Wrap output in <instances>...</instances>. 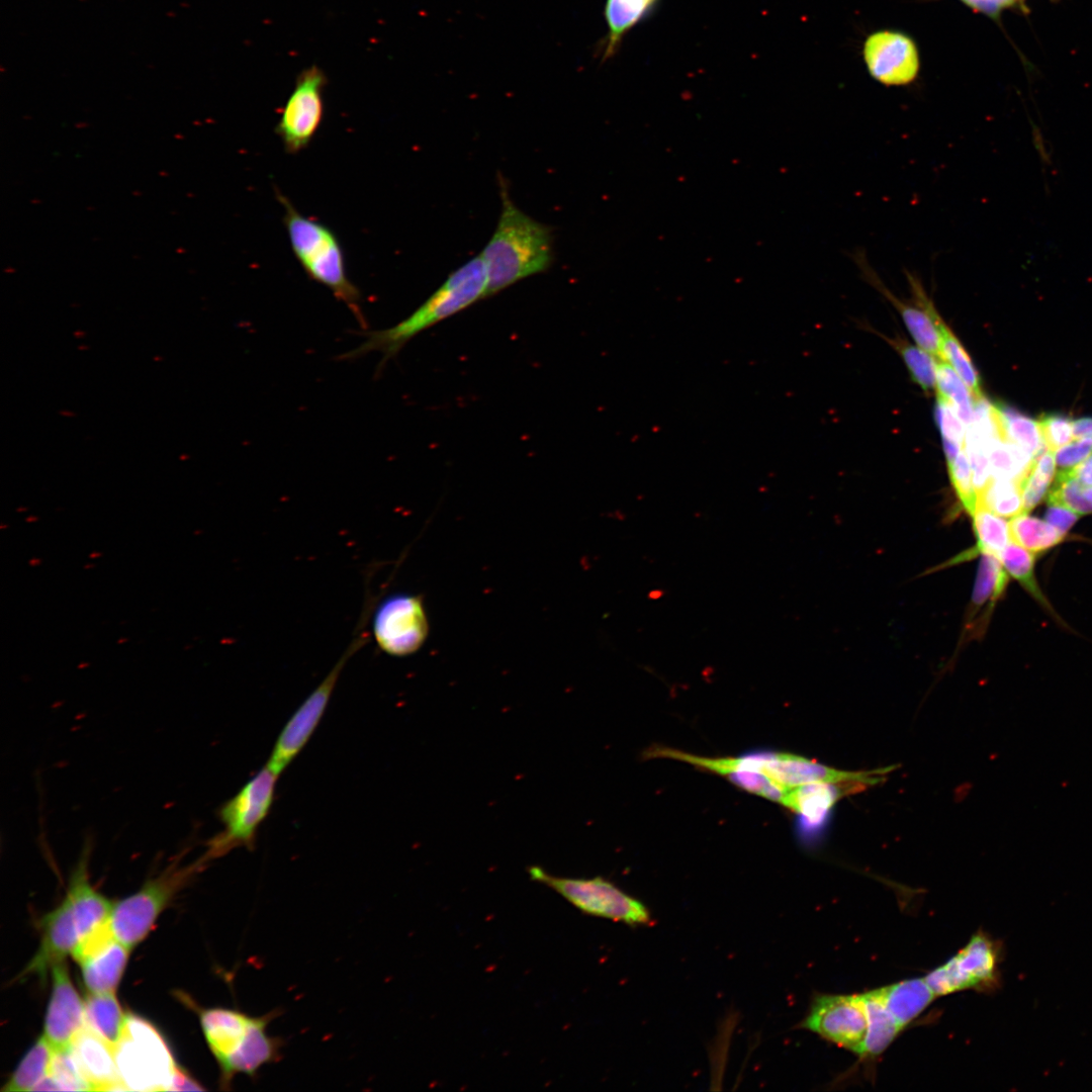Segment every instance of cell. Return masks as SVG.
Wrapping results in <instances>:
<instances>
[{"label": "cell", "mask_w": 1092, "mask_h": 1092, "mask_svg": "<svg viewBox=\"0 0 1092 1092\" xmlns=\"http://www.w3.org/2000/svg\"><path fill=\"white\" fill-rule=\"evenodd\" d=\"M1008 582V576L999 558L988 552H981L978 573L971 598L970 620L981 609L985 608L987 614L993 609L996 601L1003 595Z\"/></svg>", "instance_id": "obj_27"}, {"label": "cell", "mask_w": 1092, "mask_h": 1092, "mask_svg": "<svg viewBox=\"0 0 1092 1092\" xmlns=\"http://www.w3.org/2000/svg\"><path fill=\"white\" fill-rule=\"evenodd\" d=\"M206 864L202 857L182 864L180 859L148 880L134 894L112 906L110 924L115 937L129 949L152 929L170 900Z\"/></svg>", "instance_id": "obj_6"}, {"label": "cell", "mask_w": 1092, "mask_h": 1092, "mask_svg": "<svg viewBox=\"0 0 1092 1092\" xmlns=\"http://www.w3.org/2000/svg\"><path fill=\"white\" fill-rule=\"evenodd\" d=\"M487 275L480 254L449 274L443 284L412 314L396 325L367 334L365 341L343 357L381 353L383 364L420 333L486 297Z\"/></svg>", "instance_id": "obj_3"}, {"label": "cell", "mask_w": 1092, "mask_h": 1092, "mask_svg": "<svg viewBox=\"0 0 1092 1092\" xmlns=\"http://www.w3.org/2000/svg\"><path fill=\"white\" fill-rule=\"evenodd\" d=\"M935 421L941 434V439L965 446V424L959 419L951 405L937 395L934 410Z\"/></svg>", "instance_id": "obj_43"}, {"label": "cell", "mask_w": 1092, "mask_h": 1092, "mask_svg": "<svg viewBox=\"0 0 1092 1092\" xmlns=\"http://www.w3.org/2000/svg\"><path fill=\"white\" fill-rule=\"evenodd\" d=\"M992 478L1021 481L1030 468L1033 457L1004 435L993 439L989 447Z\"/></svg>", "instance_id": "obj_29"}, {"label": "cell", "mask_w": 1092, "mask_h": 1092, "mask_svg": "<svg viewBox=\"0 0 1092 1092\" xmlns=\"http://www.w3.org/2000/svg\"><path fill=\"white\" fill-rule=\"evenodd\" d=\"M970 8L991 17H998L1001 12L1019 4L1023 0H961Z\"/></svg>", "instance_id": "obj_46"}, {"label": "cell", "mask_w": 1092, "mask_h": 1092, "mask_svg": "<svg viewBox=\"0 0 1092 1092\" xmlns=\"http://www.w3.org/2000/svg\"><path fill=\"white\" fill-rule=\"evenodd\" d=\"M1009 529L1013 542L1035 553L1051 549L1062 542L1066 535L1049 522L1027 513L1013 517Z\"/></svg>", "instance_id": "obj_31"}, {"label": "cell", "mask_w": 1092, "mask_h": 1092, "mask_svg": "<svg viewBox=\"0 0 1092 1092\" xmlns=\"http://www.w3.org/2000/svg\"><path fill=\"white\" fill-rule=\"evenodd\" d=\"M53 987L44 1019V1034L55 1052L70 1050L86 1026L85 1002L74 987L64 961L52 967Z\"/></svg>", "instance_id": "obj_17"}, {"label": "cell", "mask_w": 1092, "mask_h": 1092, "mask_svg": "<svg viewBox=\"0 0 1092 1092\" xmlns=\"http://www.w3.org/2000/svg\"><path fill=\"white\" fill-rule=\"evenodd\" d=\"M114 1055L127 1091H169L177 1065L164 1037L148 1020L126 1014Z\"/></svg>", "instance_id": "obj_5"}, {"label": "cell", "mask_w": 1092, "mask_h": 1092, "mask_svg": "<svg viewBox=\"0 0 1092 1092\" xmlns=\"http://www.w3.org/2000/svg\"><path fill=\"white\" fill-rule=\"evenodd\" d=\"M129 948L118 939L80 962L89 993H114L124 972Z\"/></svg>", "instance_id": "obj_24"}, {"label": "cell", "mask_w": 1092, "mask_h": 1092, "mask_svg": "<svg viewBox=\"0 0 1092 1092\" xmlns=\"http://www.w3.org/2000/svg\"><path fill=\"white\" fill-rule=\"evenodd\" d=\"M940 333L941 359L952 367L973 394L974 399L983 395L978 371L961 342L944 322L940 326Z\"/></svg>", "instance_id": "obj_37"}, {"label": "cell", "mask_w": 1092, "mask_h": 1092, "mask_svg": "<svg viewBox=\"0 0 1092 1092\" xmlns=\"http://www.w3.org/2000/svg\"><path fill=\"white\" fill-rule=\"evenodd\" d=\"M1004 569L1044 608L1051 607L1042 595L1034 576L1033 554L1015 542L1009 543L998 555Z\"/></svg>", "instance_id": "obj_36"}, {"label": "cell", "mask_w": 1092, "mask_h": 1092, "mask_svg": "<svg viewBox=\"0 0 1092 1092\" xmlns=\"http://www.w3.org/2000/svg\"><path fill=\"white\" fill-rule=\"evenodd\" d=\"M950 481L964 509L973 516L977 509L978 495L973 482L971 464L965 447L957 458L947 462Z\"/></svg>", "instance_id": "obj_40"}, {"label": "cell", "mask_w": 1092, "mask_h": 1092, "mask_svg": "<svg viewBox=\"0 0 1092 1092\" xmlns=\"http://www.w3.org/2000/svg\"><path fill=\"white\" fill-rule=\"evenodd\" d=\"M89 855L90 847L85 846L71 875L66 895L78 920L83 938L107 921L112 910L111 903L95 890L89 881Z\"/></svg>", "instance_id": "obj_20"}, {"label": "cell", "mask_w": 1092, "mask_h": 1092, "mask_svg": "<svg viewBox=\"0 0 1092 1092\" xmlns=\"http://www.w3.org/2000/svg\"><path fill=\"white\" fill-rule=\"evenodd\" d=\"M528 873L533 881L554 890L584 914L632 926L648 925L652 921L648 908L642 902L600 877H556L537 866L530 867Z\"/></svg>", "instance_id": "obj_9"}, {"label": "cell", "mask_w": 1092, "mask_h": 1092, "mask_svg": "<svg viewBox=\"0 0 1092 1092\" xmlns=\"http://www.w3.org/2000/svg\"><path fill=\"white\" fill-rule=\"evenodd\" d=\"M429 623L420 596L392 594L375 604L372 634L377 646L391 656H407L426 641Z\"/></svg>", "instance_id": "obj_12"}, {"label": "cell", "mask_w": 1092, "mask_h": 1092, "mask_svg": "<svg viewBox=\"0 0 1092 1092\" xmlns=\"http://www.w3.org/2000/svg\"><path fill=\"white\" fill-rule=\"evenodd\" d=\"M877 992L886 1009L903 1029L936 997L924 978L908 979L881 987Z\"/></svg>", "instance_id": "obj_23"}, {"label": "cell", "mask_w": 1092, "mask_h": 1092, "mask_svg": "<svg viewBox=\"0 0 1092 1092\" xmlns=\"http://www.w3.org/2000/svg\"><path fill=\"white\" fill-rule=\"evenodd\" d=\"M55 1051L44 1036L39 1037L21 1060L3 1091H32L50 1074Z\"/></svg>", "instance_id": "obj_28"}, {"label": "cell", "mask_w": 1092, "mask_h": 1092, "mask_svg": "<svg viewBox=\"0 0 1092 1092\" xmlns=\"http://www.w3.org/2000/svg\"><path fill=\"white\" fill-rule=\"evenodd\" d=\"M203 1087L187 1074L183 1069L176 1066L169 1091H201Z\"/></svg>", "instance_id": "obj_47"}, {"label": "cell", "mask_w": 1092, "mask_h": 1092, "mask_svg": "<svg viewBox=\"0 0 1092 1092\" xmlns=\"http://www.w3.org/2000/svg\"><path fill=\"white\" fill-rule=\"evenodd\" d=\"M278 775L267 765L258 771L218 810L223 830L208 842L202 858L207 863L237 847L252 849L260 824L272 806Z\"/></svg>", "instance_id": "obj_7"}, {"label": "cell", "mask_w": 1092, "mask_h": 1092, "mask_svg": "<svg viewBox=\"0 0 1092 1092\" xmlns=\"http://www.w3.org/2000/svg\"><path fill=\"white\" fill-rule=\"evenodd\" d=\"M61 1091H93L80 1071L71 1050L55 1052L49 1074Z\"/></svg>", "instance_id": "obj_41"}, {"label": "cell", "mask_w": 1092, "mask_h": 1092, "mask_svg": "<svg viewBox=\"0 0 1092 1092\" xmlns=\"http://www.w3.org/2000/svg\"><path fill=\"white\" fill-rule=\"evenodd\" d=\"M659 2L660 0H606L604 16L607 34L599 47L603 62L616 55L624 36L649 17Z\"/></svg>", "instance_id": "obj_22"}, {"label": "cell", "mask_w": 1092, "mask_h": 1092, "mask_svg": "<svg viewBox=\"0 0 1092 1092\" xmlns=\"http://www.w3.org/2000/svg\"><path fill=\"white\" fill-rule=\"evenodd\" d=\"M374 605L366 601L357 632L350 645L323 681L308 695L279 734L267 766L276 775L293 760L308 741L328 706L337 680L350 657L368 640L366 625Z\"/></svg>", "instance_id": "obj_8"}, {"label": "cell", "mask_w": 1092, "mask_h": 1092, "mask_svg": "<svg viewBox=\"0 0 1092 1092\" xmlns=\"http://www.w3.org/2000/svg\"><path fill=\"white\" fill-rule=\"evenodd\" d=\"M737 769L757 771L776 784L790 789L812 783L844 781L880 782L889 768L871 771H845L832 768L802 756L784 752H756L734 757Z\"/></svg>", "instance_id": "obj_14"}, {"label": "cell", "mask_w": 1092, "mask_h": 1092, "mask_svg": "<svg viewBox=\"0 0 1092 1092\" xmlns=\"http://www.w3.org/2000/svg\"><path fill=\"white\" fill-rule=\"evenodd\" d=\"M70 1050L93 1091H127L118 1074L114 1049L87 1025Z\"/></svg>", "instance_id": "obj_19"}, {"label": "cell", "mask_w": 1092, "mask_h": 1092, "mask_svg": "<svg viewBox=\"0 0 1092 1092\" xmlns=\"http://www.w3.org/2000/svg\"><path fill=\"white\" fill-rule=\"evenodd\" d=\"M890 342L904 360L912 380L926 392L936 390L937 361L933 355L903 340Z\"/></svg>", "instance_id": "obj_38"}, {"label": "cell", "mask_w": 1092, "mask_h": 1092, "mask_svg": "<svg viewBox=\"0 0 1092 1092\" xmlns=\"http://www.w3.org/2000/svg\"><path fill=\"white\" fill-rule=\"evenodd\" d=\"M1004 436L1033 458L1044 451L1045 445L1038 422L1003 403H994Z\"/></svg>", "instance_id": "obj_30"}, {"label": "cell", "mask_w": 1092, "mask_h": 1092, "mask_svg": "<svg viewBox=\"0 0 1092 1092\" xmlns=\"http://www.w3.org/2000/svg\"><path fill=\"white\" fill-rule=\"evenodd\" d=\"M1092 453V438H1078L1055 451L1056 465L1061 471H1069L1087 459Z\"/></svg>", "instance_id": "obj_44"}, {"label": "cell", "mask_w": 1092, "mask_h": 1092, "mask_svg": "<svg viewBox=\"0 0 1092 1092\" xmlns=\"http://www.w3.org/2000/svg\"><path fill=\"white\" fill-rule=\"evenodd\" d=\"M500 214L493 234L480 253L486 275V297L532 275L543 273L554 260L552 229L521 210L509 187L497 178Z\"/></svg>", "instance_id": "obj_1"}, {"label": "cell", "mask_w": 1092, "mask_h": 1092, "mask_svg": "<svg viewBox=\"0 0 1092 1092\" xmlns=\"http://www.w3.org/2000/svg\"><path fill=\"white\" fill-rule=\"evenodd\" d=\"M85 1019L86 1025L114 1049L122 1036L126 1014L114 993H90L85 999Z\"/></svg>", "instance_id": "obj_25"}, {"label": "cell", "mask_w": 1092, "mask_h": 1092, "mask_svg": "<svg viewBox=\"0 0 1092 1092\" xmlns=\"http://www.w3.org/2000/svg\"><path fill=\"white\" fill-rule=\"evenodd\" d=\"M277 1013L253 1016L222 1007L201 1010L202 1031L218 1064L222 1089H230L237 1075L255 1078L262 1067L281 1059L283 1039L267 1031Z\"/></svg>", "instance_id": "obj_2"}, {"label": "cell", "mask_w": 1092, "mask_h": 1092, "mask_svg": "<svg viewBox=\"0 0 1092 1092\" xmlns=\"http://www.w3.org/2000/svg\"><path fill=\"white\" fill-rule=\"evenodd\" d=\"M1002 961V943L979 930L957 954L924 979L935 996L970 989L994 992L1001 987Z\"/></svg>", "instance_id": "obj_10"}, {"label": "cell", "mask_w": 1092, "mask_h": 1092, "mask_svg": "<svg viewBox=\"0 0 1092 1092\" xmlns=\"http://www.w3.org/2000/svg\"><path fill=\"white\" fill-rule=\"evenodd\" d=\"M1074 437L1092 438V418H1080L1073 421Z\"/></svg>", "instance_id": "obj_49"}, {"label": "cell", "mask_w": 1092, "mask_h": 1092, "mask_svg": "<svg viewBox=\"0 0 1092 1092\" xmlns=\"http://www.w3.org/2000/svg\"><path fill=\"white\" fill-rule=\"evenodd\" d=\"M1056 472L1055 454L1044 450L1032 460L1029 470L1020 481L1023 511L1027 513L1044 497Z\"/></svg>", "instance_id": "obj_34"}, {"label": "cell", "mask_w": 1092, "mask_h": 1092, "mask_svg": "<svg viewBox=\"0 0 1092 1092\" xmlns=\"http://www.w3.org/2000/svg\"><path fill=\"white\" fill-rule=\"evenodd\" d=\"M868 1010V1032L861 1059H874L880 1056L895 1039L902 1028L898 1025L882 1002L877 989L863 993Z\"/></svg>", "instance_id": "obj_26"}, {"label": "cell", "mask_w": 1092, "mask_h": 1092, "mask_svg": "<svg viewBox=\"0 0 1092 1092\" xmlns=\"http://www.w3.org/2000/svg\"><path fill=\"white\" fill-rule=\"evenodd\" d=\"M1046 449L1055 452L1074 437L1073 421L1058 413L1042 414L1037 421Z\"/></svg>", "instance_id": "obj_42"}, {"label": "cell", "mask_w": 1092, "mask_h": 1092, "mask_svg": "<svg viewBox=\"0 0 1092 1092\" xmlns=\"http://www.w3.org/2000/svg\"><path fill=\"white\" fill-rule=\"evenodd\" d=\"M1085 495L1092 503V487L1085 489Z\"/></svg>", "instance_id": "obj_50"}, {"label": "cell", "mask_w": 1092, "mask_h": 1092, "mask_svg": "<svg viewBox=\"0 0 1092 1092\" xmlns=\"http://www.w3.org/2000/svg\"><path fill=\"white\" fill-rule=\"evenodd\" d=\"M1049 503L1062 505L1078 515L1092 513V503L1085 495L1084 485L1070 470L1058 472Z\"/></svg>", "instance_id": "obj_39"}, {"label": "cell", "mask_w": 1092, "mask_h": 1092, "mask_svg": "<svg viewBox=\"0 0 1092 1092\" xmlns=\"http://www.w3.org/2000/svg\"><path fill=\"white\" fill-rule=\"evenodd\" d=\"M276 197L284 209L283 223L301 268L310 279L328 288L348 306L365 327L361 294L348 277L344 250L335 232L320 220L302 214L279 190Z\"/></svg>", "instance_id": "obj_4"}, {"label": "cell", "mask_w": 1092, "mask_h": 1092, "mask_svg": "<svg viewBox=\"0 0 1092 1092\" xmlns=\"http://www.w3.org/2000/svg\"><path fill=\"white\" fill-rule=\"evenodd\" d=\"M83 938L78 920L67 898L41 920V941L23 974L44 978L49 968L72 954Z\"/></svg>", "instance_id": "obj_18"}, {"label": "cell", "mask_w": 1092, "mask_h": 1092, "mask_svg": "<svg viewBox=\"0 0 1092 1092\" xmlns=\"http://www.w3.org/2000/svg\"><path fill=\"white\" fill-rule=\"evenodd\" d=\"M1077 520L1078 514H1076L1075 512L1062 505L1049 503V507L1045 512V521L1052 524L1062 533L1067 534V532L1072 528V526L1077 522Z\"/></svg>", "instance_id": "obj_45"}, {"label": "cell", "mask_w": 1092, "mask_h": 1092, "mask_svg": "<svg viewBox=\"0 0 1092 1092\" xmlns=\"http://www.w3.org/2000/svg\"><path fill=\"white\" fill-rule=\"evenodd\" d=\"M868 1025L863 994H818L811 1000L800 1028L859 1056Z\"/></svg>", "instance_id": "obj_11"}, {"label": "cell", "mask_w": 1092, "mask_h": 1092, "mask_svg": "<svg viewBox=\"0 0 1092 1092\" xmlns=\"http://www.w3.org/2000/svg\"><path fill=\"white\" fill-rule=\"evenodd\" d=\"M868 785L873 783L855 780L806 784L788 789L782 805L799 813L807 823L817 824L840 797Z\"/></svg>", "instance_id": "obj_21"}, {"label": "cell", "mask_w": 1092, "mask_h": 1092, "mask_svg": "<svg viewBox=\"0 0 1092 1092\" xmlns=\"http://www.w3.org/2000/svg\"><path fill=\"white\" fill-rule=\"evenodd\" d=\"M327 78L317 66L303 70L295 81L275 127L287 154L306 149L324 117V90Z\"/></svg>", "instance_id": "obj_13"}, {"label": "cell", "mask_w": 1092, "mask_h": 1092, "mask_svg": "<svg viewBox=\"0 0 1092 1092\" xmlns=\"http://www.w3.org/2000/svg\"><path fill=\"white\" fill-rule=\"evenodd\" d=\"M973 518V528L977 537V553L988 552L996 555L1010 543L1009 524L1002 517L978 506Z\"/></svg>", "instance_id": "obj_35"}, {"label": "cell", "mask_w": 1092, "mask_h": 1092, "mask_svg": "<svg viewBox=\"0 0 1092 1092\" xmlns=\"http://www.w3.org/2000/svg\"><path fill=\"white\" fill-rule=\"evenodd\" d=\"M937 395L946 400L959 419L969 427L974 419V397L952 367L940 359L936 369Z\"/></svg>", "instance_id": "obj_32"}, {"label": "cell", "mask_w": 1092, "mask_h": 1092, "mask_svg": "<svg viewBox=\"0 0 1092 1092\" xmlns=\"http://www.w3.org/2000/svg\"><path fill=\"white\" fill-rule=\"evenodd\" d=\"M1071 473L1086 486H1092V454L1082 463L1070 470Z\"/></svg>", "instance_id": "obj_48"}, {"label": "cell", "mask_w": 1092, "mask_h": 1092, "mask_svg": "<svg viewBox=\"0 0 1092 1092\" xmlns=\"http://www.w3.org/2000/svg\"><path fill=\"white\" fill-rule=\"evenodd\" d=\"M978 506L1005 518H1013L1024 513L1020 482L991 478L978 494Z\"/></svg>", "instance_id": "obj_33"}, {"label": "cell", "mask_w": 1092, "mask_h": 1092, "mask_svg": "<svg viewBox=\"0 0 1092 1092\" xmlns=\"http://www.w3.org/2000/svg\"><path fill=\"white\" fill-rule=\"evenodd\" d=\"M853 260L861 271L866 280L882 293L899 311L910 335L918 346L935 357L941 359V333L942 318L937 313L932 301L920 281L911 273L906 272L911 291L916 305L905 302L895 296L881 281L878 274L869 264L863 252H856Z\"/></svg>", "instance_id": "obj_15"}, {"label": "cell", "mask_w": 1092, "mask_h": 1092, "mask_svg": "<svg viewBox=\"0 0 1092 1092\" xmlns=\"http://www.w3.org/2000/svg\"><path fill=\"white\" fill-rule=\"evenodd\" d=\"M863 60L870 75L886 86H903L912 83L920 68V59L914 40L896 30H879L871 33L863 43Z\"/></svg>", "instance_id": "obj_16"}]
</instances>
